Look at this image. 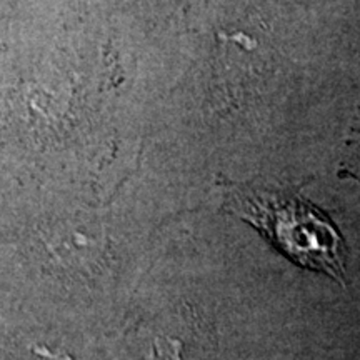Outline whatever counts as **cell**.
<instances>
[{
  "label": "cell",
  "mask_w": 360,
  "mask_h": 360,
  "mask_svg": "<svg viewBox=\"0 0 360 360\" xmlns=\"http://www.w3.org/2000/svg\"><path fill=\"white\" fill-rule=\"evenodd\" d=\"M231 209L300 267L326 272L344 282V238L309 200L299 195L237 192Z\"/></svg>",
  "instance_id": "1"
}]
</instances>
